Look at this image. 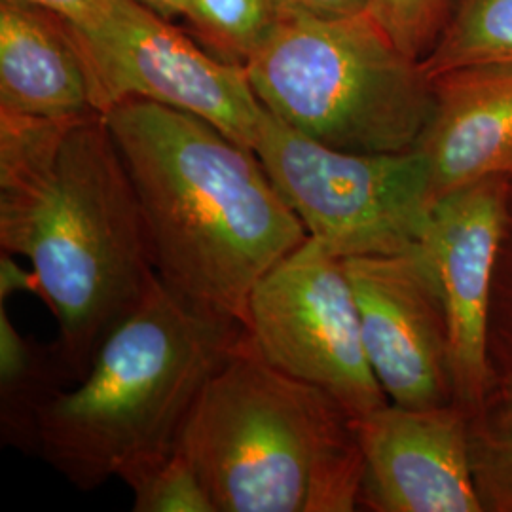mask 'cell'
<instances>
[{"label":"cell","instance_id":"obj_1","mask_svg":"<svg viewBox=\"0 0 512 512\" xmlns=\"http://www.w3.org/2000/svg\"><path fill=\"white\" fill-rule=\"evenodd\" d=\"M0 251L29 260L80 382L156 277L143 209L103 114L0 110Z\"/></svg>","mask_w":512,"mask_h":512},{"label":"cell","instance_id":"obj_2","mask_svg":"<svg viewBox=\"0 0 512 512\" xmlns=\"http://www.w3.org/2000/svg\"><path fill=\"white\" fill-rule=\"evenodd\" d=\"M103 116L141 203L158 277L245 327L256 283L308 239L255 150L150 101L129 99Z\"/></svg>","mask_w":512,"mask_h":512},{"label":"cell","instance_id":"obj_3","mask_svg":"<svg viewBox=\"0 0 512 512\" xmlns=\"http://www.w3.org/2000/svg\"><path fill=\"white\" fill-rule=\"evenodd\" d=\"M247 336L156 277L74 389L40 412L38 454L82 492L171 456L205 384Z\"/></svg>","mask_w":512,"mask_h":512},{"label":"cell","instance_id":"obj_4","mask_svg":"<svg viewBox=\"0 0 512 512\" xmlns=\"http://www.w3.org/2000/svg\"><path fill=\"white\" fill-rule=\"evenodd\" d=\"M179 448L217 512H351L365 459L355 418L270 365L245 336L194 404Z\"/></svg>","mask_w":512,"mask_h":512},{"label":"cell","instance_id":"obj_5","mask_svg":"<svg viewBox=\"0 0 512 512\" xmlns=\"http://www.w3.org/2000/svg\"><path fill=\"white\" fill-rule=\"evenodd\" d=\"M243 67L268 112L340 150H412L433 110L420 61L366 10L285 14Z\"/></svg>","mask_w":512,"mask_h":512},{"label":"cell","instance_id":"obj_6","mask_svg":"<svg viewBox=\"0 0 512 512\" xmlns=\"http://www.w3.org/2000/svg\"><path fill=\"white\" fill-rule=\"evenodd\" d=\"M255 152L308 236L340 260L410 253L427 232L429 167L416 148L340 150L266 112Z\"/></svg>","mask_w":512,"mask_h":512},{"label":"cell","instance_id":"obj_7","mask_svg":"<svg viewBox=\"0 0 512 512\" xmlns=\"http://www.w3.org/2000/svg\"><path fill=\"white\" fill-rule=\"evenodd\" d=\"M71 31L99 114L129 99L150 101L196 114L255 150L268 110L243 65L211 54L135 0H110L93 23Z\"/></svg>","mask_w":512,"mask_h":512},{"label":"cell","instance_id":"obj_8","mask_svg":"<svg viewBox=\"0 0 512 512\" xmlns=\"http://www.w3.org/2000/svg\"><path fill=\"white\" fill-rule=\"evenodd\" d=\"M245 330L270 365L321 387L355 420L391 403L366 355L344 260L310 236L256 283Z\"/></svg>","mask_w":512,"mask_h":512},{"label":"cell","instance_id":"obj_9","mask_svg":"<svg viewBox=\"0 0 512 512\" xmlns=\"http://www.w3.org/2000/svg\"><path fill=\"white\" fill-rule=\"evenodd\" d=\"M509 181L486 179L442 198L420 243L446 315L454 404L465 418L484 403L494 376L490 306Z\"/></svg>","mask_w":512,"mask_h":512},{"label":"cell","instance_id":"obj_10","mask_svg":"<svg viewBox=\"0 0 512 512\" xmlns=\"http://www.w3.org/2000/svg\"><path fill=\"white\" fill-rule=\"evenodd\" d=\"M344 268L387 399L408 408L454 404L446 315L420 245L403 255L351 256Z\"/></svg>","mask_w":512,"mask_h":512},{"label":"cell","instance_id":"obj_11","mask_svg":"<svg viewBox=\"0 0 512 512\" xmlns=\"http://www.w3.org/2000/svg\"><path fill=\"white\" fill-rule=\"evenodd\" d=\"M365 469L359 509L482 512L469 467L467 420L456 404L387 403L355 420Z\"/></svg>","mask_w":512,"mask_h":512},{"label":"cell","instance_id":"obj_12","mask_svg":"<svg viewBox=\"0 0 512 512\" xmlns=\"http://www.w3.org/2000/svg\"><path fill=\"white\" fill-rule=\"evenodd\" d=\"M433 110L416 150L429 167L431 203L471 184L512 177V67L437 74Z\"/></svg>","mask_w":512,"mask_h":512},{"label":"cell","instance_id":"obj_13","mask_svg":"<svg viewBox=\"0 0 512 512\" xmlns=\"http://www.w3.org/2000/svg\"><path fill=\"white\" fill-rule=\"evenodd\" d=\"M0 110L52 120L97 112L69 23L21 0H0Z\"/></svg>","mask_w":512,"mask_h":512},{"label":"cell","instance_id":"obj_14","mask_svg":"<svg viewBox=\"0 0 512 512\" xmlns=\"http://www.w3.org/2000/svg\"><path fill=\"white\" fill-rule=\"evenodd\" d=\"M71 380L63 355L19 332L0 300V435L2 444L38 452L42 408Z\"/></svg>","mask_w":512,"mask_h":512},{"label":"cell","instance_id":"obj_15","mask_svg":"<svg viewBox=\"0 0 512 512\" xmlns=\"http://www.w3.org/2000/svg\"><path fill=\"white\" fill-rule=\"evenodd\" d=\"M467 420L469 467L482 512H512V372H495Z\"/></svg>","mask_w":512,"mask_h":512},{"label":"cell","instance_id":"obj_16","mask_svg":"<svg viewBox=\"0 0 512 512\" xmlns=\"http://www.w3.org/2000/svg\"><path fill=\"white\" fill-rule=\"evenodd\" d=\"M420 65L429 80L461 67H512V0H459Z\"/></svg>","mask_w":512,"mask_h":512},{"label":"cell","instance_id":"obj_17","mask_svg":"<svg viewBox=\"0 0 512 512\" xmlns=\"http://www.w3.org/2000/svg\"><path fill=\"white\" fill-rule=\"evenodd\" d=\"M283 18L274 0H190L184 19L209 52L224 61H245Z\"/></svg>","mask_w":512,"mask_h":512},{"label":"cell","instance_id":"obj_18","mask_svg":"<svg viewBox=\"0 0 512 512\" xmlns=\"http://www.w3.org/2000/svg\"><path fill=\"white\" fill-rule=\"evenodd\" d=\"M135 512H217L209 492L181 448L126 480Z\"/></svg>","mask_w":512,"mask_h":512},{"label":"cell","instance_id":"obj_19","mask_svg":"<svg viewBox=\"0 0 512 512\" xmlns=\"http://www.w3.org/2000/svg\"><path fill=\"white\" fill-rule=\"evenodd\" d=\"M378 21L404 54L421 61L431 52L452 12L450 0H368Z\"/></svg>","mask_w":512,"mask_h":512},{"label":"cell","instance_id":"obj_20","mask_svg":"<svg viewBox=\"0 0 512 512\" xmlns=\"http://www.w3.org/2000/svg\"><path fill=\"white\" fill-rule=\"evenodd\" d=\"M490 363L495 372H512V177L495 262L490 306Z\"/></svg>","mask_w":512,"mask_h":512},{"label":"cell","instance_id":"obj_21","mask_svg":"<svg viewBox=\"0 0 512 512\" xmlns=\"http://www.w3.org/2000/svg\"><path fill=\"white\" fill-rule=\"evenodd\" d=\"M44 8L55 16L65 19L71 27H86L99 18L110 0H21Z\"/></svg>","mask_w":512,"mask_h":512},{"label":"cell","instance_id":"obj_22","mask_svg":"<svg viewBox=\"0 0 512 512\" xmlns=\"http://www.w3.org/2000/svg\"><path fill=\"white\" fill-rule=\"evenodd\" d=\"M281 14L311 16H346L365 12L368 0H274Z\"/></svg>","mask_w":512,"mask_h":512},{"label":"cell","instance_id":"obj_23","mask_svg":"<svg viewBox=\"0 0 512 512\" xmlns=\"http://www.w3.org/2000/svg\"><path fill=\"white\" fill-rule=\"evenodd\" d=\"M16 293L40 294L38 277L33 268L25 270L14 260V255L0 251V300Z\"/></svg>","mask_w":512,"mask_h":512},{"label":"cell","instance_id":"obj_24","mask_svg":"<svg viewBox=\"0 0 512 512\" xmlns=\"http://www.w3.org/2000/svg\"><path fill=\"white\" fill-rule=\"evenodd\" d=\"M135 2L143 4L148 10L171 21L173 18H184L190 0H135Z\"/></svg>","mask_w":512,"mask_h":512}]
</instances>
